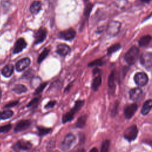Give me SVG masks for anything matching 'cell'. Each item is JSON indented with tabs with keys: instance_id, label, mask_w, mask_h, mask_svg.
<instances>
[{
	"instance_id": "cell-1",
	"label": "cell",
	"mask_w": 152,
	"mask_h": 152,
	"mask_svg": "<svg viewBox=\"0 0 152 152\" xmlns=\"http://www.w3.org/2000/svg\"><path fill=\"white\" fill-rule=\"evenodd\" d=\"M84 104V100H78L75 102L74 106L71 109V110L63 115L62 118V121L63 124H65L68 122L72 121L74 118L75 114L80 110V109L83 107Z\"/></svg>"
},
{
	"instance_id": "cell-2",
	"label": "cell",
	"mask_w": 152,
	"mask_h": 152,
	"mask_svg": "<svg viewBox=\"0 0 152 152\" xmlns=\"http://www.w3.org/2000/svg\"><path fill=\"white\" fill-rule=\"evenodd\" d=\"M139 53L140 50L137 46H132L125 53L124 56L125 61L130 65L134 64L138 57Z\"/></svg>"
},
{
	"instance_id": "cell-3",
	"label": "cell",
	"mask_w": 152,
	"mask_h": 152,
	"mask_svg": "<svg viewBox=\"0 0 152 152\" xmlns=\"http://www.w3.org/2000/svg\"><path fill=\"white\" fill-rule=\"evenodd\" d=\"M138 135V128L136 125H132L126 129L124 133V138L128 141L134 140Z\"/></svg>"
},
{
	"instance_id": "cell-4",
	"label": "cell",
	"mask_w": 152,
	"mask_h": 152,
	"mask_svg": "<svg viewBox=\"0 0 152 152\" xmlns=\"http://www.w3.org/2000/svg\"><path fill=\"white\" fill-rule=\"evenodd\" d=\"M121 28V23L117 21H110L107 28V33L111 36H115L119 32Z\"/></svg>"
},
{
	"instance_id": "cell-5",
	"label": "cell",
	"mask_w": 152,
	"mask_h": 152,
	"mask_svg": "<svg viewBox=\"0 0 152 152\" xmlns=\"http://www.w3.org/2000/svg\"><path fill=\"white\" fill-rule=\"evenodd\" d=\"M140 62L146 68H152V52H144L140 57Z\"/></svg>"
},
{
	"instance_id": "cell-6",
	"label": "cell",
	"mask_w": 152,
	"mask_h": 152,
	"mask_svg": "<svg viewBox=\"0 0 152 152\" xmlns=\"http://www.w3.org/2000/svg\"><path fill=\"white\" fill-rule=\"evenodd\" d=\"M134 80L137 85L138 86H144L148 83V76L145 72H140L135 74L134 77Z\"/></svg>"
},
{
	"instance_id": "cell-7",
	"label": "cell",
	"mask_w": 152,
	"mask_h": 152,
	"mask_svg": "<svg viewBox=\"0 0 152 152\" xmlns=\"http://www.w3.org/2000/svg\"><path fill=\"white\" fill-rule=\"evenodd\" d=\"M75 141V137L72 134H68L65 138L64 141L62 142V148L64 151H68L72 145L74 144V143Z\"/></svg>"
},
{
	"instance_id": "cell-8",
	"label": "cell",
	"mask_w": 152,
	"mask_h": 152,
	"mask_svg": "<svg viewBox=\"0 0 152 152\" xmlns=\"http://www.w3.org/2000/svg\"><path fill=\"white\" fill-rule=\"evenodd\" d=\"M31 147L32 144L30 141L24 140H20L12 146V149L14 150L15 151H18L20 150H28L31 149Z\"/></svg>"
},
{
	"instance_id": "cell-9",
	"label": "cell",
	"mask_w": 152,
	"mask_h": 152,
	"mask_svg": "<svg viewBox=\"0 0 152 152\" xmlns=\"http://www.w3.org/2000/svg\"><path fill=\"white\" fill-rule=\"evenodd\" d=\"M47 30L44 28H40L34 34V45H37L42 43L46 38Z\"/></svg>"
},
{
	"instance_id": "cell-10",
	"label": "cell",
	"mask_w": 152,
	"mask_h": 152,
	"mask_svg": "<svg viewBox=\"0 0 152 152\" xmlns=\"http://www.w3.org/2000/svg\"><path fill=\"white\" fill-rule=\"evenodd\" d=\"M76 36V31L74 29L70 28L62 31L58 33V37L65 40H71Z\"/></svg>"
},
{
	"instance_id": "cell-11",
	"label": "cell",
	"mask_w": 152,
	"mask_h": 152,
	"mask_svg": "<svg viewBox=\"0 0 152 152\" xmlns=\"http://www.w3.org/2000/svg\"><path fill=\"white\" fill-rule=\"evenodd\" d=\"M31 125V122L30 120H22L19 121L15 126L14 131L15 132H19L24 130L27 129Z\"/></svg>"
},
{
	"instance_id": "cell-12",
	"label": "cell",
	"mask_w": 152,
	"mask_h": 152,
	"mask_svg": "<svg viewBox=\"0 0 152 152\" xmlns=\"http://www.w3.org/2000/svg\"><path fill=\"white\" fill-rule=\"evenodd\" d=\"M30 64L29 58H24L19 60L15 64V69L17 71L21 72L27 68Z\"/></svg>"
},
{
	"instance_id": "cell-13",
	"label": "cell",
	"mask_w": 152,
	"mask_h": 152,
	"mask_svg": "<svg viewBox=\"0 0 152 152\" xmlns=\"http://www.w3.org/2000/svg\"><path fill=\"white\" fill-rule=\"evenodd\" d=\"M27 46V43L23 38H19L15 43L13 52L14 53H18L23 51Z\"/></svg>"
},
{
	"instance_id": "cell-14",
	"label": "cell",
	"mask_w": 152,
	"mask_h": 152,
	"mask_svg": "<svg viewBox=\"0 0 152 152\" xmlns=\"http://www.w3.org/2000/svg\"><path fill=\"white\" fill-rule=\"evenodd\" d=\"M137 104L132 103L126 106L124 109V115L126 119H130L135 113L137 109Z\"/></svg>"
},
{
	"instance_id": "cell-15",
	"label": "cell",
	"mask_w": 152,
	"mask_h": 152,
	"mask_svg": "<svg viewBox=\"0 0 152 152\" xmlns=\"http://www.w3.org/2000/svg\"><path fill=\"white\" fill-rule=\"evenodd\" d=\"M70 51V48L66 44L60 43L56 47V52L62 56H66Z\"/></svg>"
},
{
	"instance_id": "cell-16",
	"label": "cell",
	"mask_w": 152,
	"mask_h": 152,
	"mask_svg": "<svg viewBox=\"0 0 152 152\" xmlns=\"http://www.w3.org/2000/svg\"><path fill=\"white\" fill-rule=\"evenodd\" d=\"M142 94V91L140 88H134L129 91V97L133 101L139 100Z\"/></svg>"
},
{
	"instance_id": "cell-17",
	"label": "cell",
	"mask_w": 152,
	"mask_h": 152,
	"mask_svg": "<svg viewBox=\"0 0 152 152\" xmlns=\"http://www.w3.org/2000/svg\"><path fill=\"white\" fill-rule=\"evenodd\" d=\"M14 72V66L11 64H7L5 65L1 71V74L5 77H10Z\"/></svg>"
},
{
	"instance_id": "cell-18",
	"label": "cell",
	"mask_w": 152,
	"mask_h": 152,
	"mask_svg": "<svg viewBox=\"0 0 152 152\" xmlns=\"http://www.w3.org/2000/svg\"><path fill=\"white\" fill-rule=\"evenodd\" d=\"M42 8V3L40 1H34L32 2L30 7V12L33 14H37Z\"/></svg>"
},
{
	"instance_id": "cell-19",
	"label": "cell",
	"mask_w": 152,
	"mask_h": 152,
	"mask_svg": "<svg viewBox=\"0 0 152 152\" xmlns=\"http://www.w3.org/2000/svg\"><path fill=\"white\" fill-rule=\"evenodd\" d=\"M152 108V100L150 99L147 100L143 104L142 107L141 109V113L144 115H145L148 113L150 110Z\"/></svg>"
},
{
	"instance_id": "cell-20",
	"label": "cell",
	"mask_w": 152,
	"mask_h": 152,
	"mask_svg": "<svg viewBox=\"0 0 152 152\" xmlns=\"http://www.w3.org/2000/svg\"><path fill=\"white\" fill-rule=\"evenodd\" d=\"M151 39L152 37L150 35H145L140 39L138 41V45L141 47L145 46L149 44Z\"/></svg>"
},
{
	"instance_id": "cell-21",
	"label": "cell",
	"mask_w": 152,
	"mask_h": 152,
	"mask_svg": "<svg viewBox=\"0 0 152 152\" xmlns=\"http://www.w3.org/2000/svg\"><path fill=\"white\" fill-rule=\"evenodd\" d=\"M87 119V115H83L80 116L75 123V126L78 128H83L86 125Z\"/></svg>"
},
{
	"instance_id": "cell-22",
	"label": "cell",
	"mask_w": 152,
	"mask_h": 152,
	"mask_svg": "<svg viewBox=\"0 0 152 152\" xmlns=\"http://www.w3.org/2000/svg\"><path fill=\"white\" fill-rule=\"evenodd\" d=\"M102 83V77L100 74L97 75L93 80L91 87L94 91H96Z\"/></svg>"
},
{
	"instance_id": "cell-23",
	"label": "cell",
	"mask_w": 152,
	"mask_h": 152,
	"mask_svg": "<svg viewBox=\"0 0 152 152\" xmlns=\"http://www.w3.org/2000/svg\"><path fill=\"white\" fill-rule=\"evenodd\" d=\"M12 91L14 93H15L16 94H22V93H24L26 92L27 91V88L24 85L18 84L15 85L14 87V88H12Z\"/></svg>"
},
{
	"instance_id": "cell-24",
	"label": "cell",
	"mask_w": 152,
	"mask_h": 152,
	"mask_svg": "<svg viewBox=\"0 0 152 152\" xmlns=\"http://www.w3.org/2000/svg\"><path fill=\"white\" fill-rule=\"evenodd\" d=\"M13 113H14L11 110H5L0 112V119H8L13 116Z\"/></svg>"
},
{
	"instance_id": "cell-25",
	"label": "cell",
	"mask_w": 152,
	"mask_h": 152,
	"mask_svg": "<svg viewBox=\"0 0 152 152\" xmlns=\"http://www.w3.org/2000/svg\"><path fill=\"white\" fill-rule=\"evenodd\" d=\"M37 134L39 136H43L48 134L52 131L50 128H45L43 126H37Z\"/></svg>"
},
{
	"instance_id": "cell-26",
	"label": "cell",
	"mask_w": 152,
	"mask_h": 152,
	"mask_svg": "<svg viewBox=\"0 0 152 152\" xmlns=\"http://www.w3.org/2000/svg\"><path fill=\"white\" fill-rule=\"evenodd\" d=\"M50 50L48 48H45L43 49V50L40 53L38 58H37V63L40 64L48 56Z\"/></svg>"
},
{
	"instance_id": "cell-27",
	"label": "cell",
	"mask_w": 152,
	"mask_h": 152,
	"mask_svg": "<svg viewBox=\"0 0 152 152\" xmlns=\"http://www.w3.org/2000/svg\"><path fill=\"white\" fill-rule=\"evenodd\" d=\"M115 72L112 71L109 76L108 79V86L110 88H113L115 87Z\"/></svg>"
},
{
	"instance_id": "cell-28",
	"label": "cell",
	"mask_w": 152,
	"mask_h": 152,
	"mask_svg": "<svg viewBox=\"0 0 152 152\" xmlns=\"http://www.w3.org/2000/svg\"><path fill=\"white\" fill-rule=\"evenodd\" d=\"M121 48V45L119 43H116L114 44L113 45H112L111 46H110L108 49H107V54L108 55H110L113 52H116L117 50H118L119 49Z\"/></svg>"
},
{
	"instance_id": "cell-29",
	"label": "cell",
	"mask_w": 152,
	"mask_h": 152,
	"mask_svg": "<svg viewBox=\"0 0 152 152\" xmlns=\"http://www.w3.org/2000/svg\"><path fill=\"white\" fill-rule=\"evenodd\" d=\"M110 146V141L106 140L103 142L101 145L100 152H108Z\"/></svg>"
},
{
	"instance_id": "cell-30",
	"label": "cell",
	"mask_w": 152,
	"mask_h": 152,
	"mask_svg": "<svg viewBox=\"0 0 152 152\" xmlns=\"http://www.w3.org/2000/svg\"><path fill=\"white\" fill-rule=\"evenodd\" d=\"M48 84V83L46 82V83H43L42 84H40L38 87L36 89L34 93V95H37L39 94H40V93H42L43 91V90H44V88L46 87V86H47Z\"/></svg>"
},
{
	"instance_id": "cell-31",
	"label": "cell",
	"mask_w": 152,
	"mask_h": 152,
	"mask_svg": "<svg viewBox=\"0 0 152 152\" xmlns=\"http://www.w3.org/2000/svg\"><path fill=\"white\" fill-rule=\"evenodd\" d=\"M104 64V62L102 59H96L88 64V66H102Z\"/></svg>"
},
{
	"instance_id": "cell-32",
	"label": "cell",
	"mask_w": 152,
	"mask_h": 152,
	"mask_svg": "<svg viewBox=\"0 0 152 152\" xmlns=\"http://www.w3.org/2000/svg\"><path fill=\"white\" fill-rule=\"evenodd\" d=\"M40 100V97H34V99H33L27 105V107H36Z\"/></svg>"
},
{
	"instance_id": "cell-33",
	"label": "cell",
	"mask_w": 152,
	"mask_h": 152,
	"mask_svg": "<svg viewBox=\"0 0 152 152\" xmlns=\"http://www.w3.org/2000/svg\"><path fill=\"white\" fill-rule=\"evenodd\" d=\"M93 5L92 4H88L85 8V10H84V16H86V17H88L90 12H91V11L93 8Z\"/></svg>"
},
{
	"instance_id": "cell-34",
	"label": "cell",
	"mask_w": 152,
	"mask_h": 152,
	"mask_svg": "<svg viewBox=\"0 0 152 152\" xmlns=\"http://www.w3.org/2000/svg\"><path fill=\"white\" fill-rule=\"evenodd\" d=\"M12 128V125L11 124H7L5 125L0 126V134L1 133H6L8 132Z\"/></svg>"
},
{
	"instance_id": "cell-35",
	"label": "cell",
	"mask_w": 152,
	"mask_h": 152,
	"mask_svg": "<svg viewBox=\"0 0 152 152\" xmlns=\"http://www.w3.org/2000/svg\"><path fill=\"white\" fill-rule=\"evenodd\" d=\"M34 71L30 69H28L27 70V71H26L23 75V78H27V79H28L29 78H31L32 77L34 76Z\"/></svg>"
},
{
	"instance_id": "cell-36",
	"label": "cell",
	"mask_w": 152,
	"mask_h": 152,
	"mask_svg": "<svg viewBox=\"0 0 152 152\" xmlns=\"http://www.w3.org/2000/svg\"><path fill=\"white\" fill-rule=\"evenodd\" d=\"M18 103V100H15V101H12V102H11L7 104H6L5 106H4V107L5 108H10V107H14L16 105H17Z\"/></svg>"
},
{
	"instance_id": "cell-37",
	"label": "cell",
	"mask_w": 152,
	"mask_h": 152,
	"mask_svg": "<svg viewBox=\"0 0 152 152\" xmlns=\"http://www.w3.org/2000/svg\"><path fill=\"white\" fill-rule=\"evenodd\" d=\"M56 103V102L55 100H51L50 102H49L45 106V108L46 109H50L54 107V106L55 105V104Z\"/></svg>"
},
{
	"instance_id": "cell-38",
	"label": "cell",
	"mask_w": 152,
	"mask_h": 152,
	"mask_svg": "<svg viewBox=\"0 0 152 152\" xmlns=\"http://www.w3.org/2000/svg\"><path fill=\"white\" fill-rule=\"evenodd\" d=\"M72 85V83H71L70 84H69L66 87V88H65V89L64 92H65V93H66V92L69 91V90H70V88H71V87Z\"/></svg>"
},
{
	"instance_id": "cell-39",
	"label": "cell",
	"mask_w": 152,
	"mask_h": 152,
	"mask_svg": "<svg viewBox=\"0 0 152 152\" xmlns=\"http://www.w3.org/2000/svg\"><path fill=\"white\" fill-rule=\"evenodd\" d=\"M100 72V70L97 68H95L93 71V73L94 75H96L97 74H99Z\"/></svg>"
},
{
	"instance_id": "cell-40",
	"label": "cell",
	"mask_w": 152,
	"mask_h": 152,
	"mask_svg": "<svg viewBox=\"0 0 152 152\" xmlns=\"http://www.w3.org/2000/svg\"><path fill=\"white\" fill-rule=\"evenodd\" d=\"M74 152H85V150L83 148H79V149H77V150L74 151Z\"/></svg>"
},
{
	"instance_id": "cell-41",
	"label": "cell",
	"mask_w": 152,
	"mask_h": 152,
	"mask_svg": "<svg viewBox=\"0 0 152 152\" xmlns=\"http://www.w3.org/2000/svg\"><path fill=\"white\" fill-rule=\"evenodd\" d=\"M90 152H98V150H97V149L96 148L94 147V148H93L90 151Z\"/></svg>"
},
{
	"instance_id": "cell-42",
	"label": "cell",
	"mask_w": 152,
	"mask_h": 152,
	"mask_svg": "<svg viewBox=\"0 0 152 152\" xmlns=\"http://www.w3.org/2000/svg\"><path fill=\"white\" fill-rule=\"evenodd\" d=\"M141 2H144V3H148L151 0H140Z\"/></svg>"
},
{
	"instance_id": "cell-43",
	"label": "cell",
	"mask_w": 152,
	"mask_h": 152,
	"mask_svg": "<svg viewBox=\"0 0 152 152\" xmlns=\"http://www.w3.org/2000/svg\"><path fill=\"white\" fill-rule=\"evenodd\" d=\"M1 94H2V91H1V89L0 88V97L1 96Z\"/></svg>"
},
{
	"instance_id": "cell-44",
	"label": "cell",
	"mask_w": 152,
	"mask_h": 152,
	"mask_svg": "<svg viewBox=\"0 0 152 152\" xmlns=\"http://www.w3.org/2000/svg\"><path fill=\"white\" fill-rule=\"evenodd\" d=\"M84 1H87L88 0H84Z\"/></svg>"
}]
</instances>
